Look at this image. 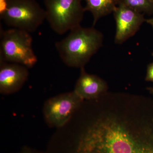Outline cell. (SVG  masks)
<instances>
[{"mask_svg": "<svg viewBox=\"0 0 153 153\" xmlns=\"http://www.w3.org/2000/svg\"><path fill=\"white\" fill-rule=\"evenodd\" d=\"M146 22L150 25L153 28V18L150 19H146Z\"/></svg>", "mask_w": 153, "mask_h": 153, "instance_id": "13", "label": "cell"}, {"mask_svg": "<svg viewBox=\"0 0 153 153\" xmlns=\"http://www.w3.org/2000/svg\"><path fill=\"white\" fill-rule=\"evenodd\" d=\"M150 1H151V2H152L153 4V0H150Z\"/></svg>", "mask_w": 153, "mask_h": 153, "instance_id": "15", "label": "cell"}, {"mask_svg": "<svg viewBox=\"0 0 153 153\" xmlns=\"http://www.w3.org/2000/svg\"><path fill=\"white\" fill-rule=\"evenodd\" d=\"M22 153H32L31 152V151L29 150L28 149H25L23 150Z\"/></svg>", "mask_w": 153, "mask_h": 153, "instance_id": "14", "label": "cell"}, {"mask_svg": "<svg viewBox=\"0 0 153 153\" xmlns=\"http://www.w3.org/2000/svg\"><path fill=\"white\" fill-rule=\"evenodd\" d=\"M106 88L104 80L95 75L86 73L82 68L73 91L82 100L92 99L104 92Z\"/></svg>", "mask_w": 153, "mask_h": 153, "instance_id": "8", "label": "cell"}, {"mask_svg": "<svg viewBox=\"0 0 153 153\" xmlns=\"http://www.w3.org/2000/svg\"><path fill=\"white\" fill-rule=\"evenodd\" d=\"M0 18L9 27L31 33L43 24L46 13L36 0H9Z\"/></svg>", "mask_w": 153, "mask_h": 153, "instance_id": "4", "label": "cell"}, {"mask_svg": "<svg viewBox=\"0 0 153 153\" xmlns=\"http://www.w3.org/2000/svg\"><path fill=\"white\" fill-rule=\"evenodd\" d=\"M28 69L18 63L0 62V93L10 94L20 90L28 79Z\"/></svg>", "mask_w": 153, "mask_h": 153, "instance_id": "7", "label": "cell"}, {"mask_svg": "<svg viewBox=\"0 0 153 153\" xmlns=\"http://www.w3.org/2000/svg\"><path fill=\"white\" fill-rule=\"evenodd\" d=\"M0 42V62L16 63L32 68L38 62L33 47L30 33L12 28L2 30Z\"/></svg>", "mask_w": 153, "mask_h": 153, "instance_id": "2", "label": "cell"}, {"mask_svg": "<svg viewBox=\"0 0 153 153\" xmlns=\"http://www.w3.org/2000/svg\"><path fill=\"white\" fill-rule=\"evenodd\" d=\"M113 13L116 25L114 42L117 44H123L133 36L146 21L144 14L134 10L120 0Z\"/></svg>", "mask_w": 153, "mask_h": 153, "instance_id": "6", "label": "cell"}, {"mask_svg": "<svg viewBox=\"0 0 153 153\" xmlns=\"http://www.w3.org/2000/svg\"><path fill=\"white\" fill-rule=\"evenodd\" d=\"M8 1L9 0H0V15L5 10Z\"/></svg>", "mask_w": 153, "mask_h": 153, "instance_id": "12", "label": "cell"}, {"mask_svg": "<svg viewBox=\"0 0 153 153\" xmlns=\"http://www.w3.org/2000/svg\"><path fill=\"white\" fill-rule=\"evenodd\" d=\"M126 6L141 13H152L153 4L150 0H120Z\"/></svg>", "mask_w": 153, "mask_h": 153, "instance_id": "10", "label": "cell"}, {"mask_svg": "<svg viewBox=\"0 0 153 153\" xmlns=\"http://www.w3.org/2000/svg\"><path fill=\"white\" fill-rule=\"evenodd\" d=\"M74 91L55 96L45 102L43 106L44 117L50 127L64 126L82 101Z\"/></svg>", "mask_w": 153, "mask_h": 153, "instance_id": "5", "label": "cell"}, {"mask_svg": "<svg viewBox=\"0 0 153 153\" xmlns=\"http://www.w3.org/2000/svg\"><path fill=\"white\" fill-rule=\"evenodd\" d=\"M46 20L50 27L62 35L80 26L85 12L82 0H43Z\"/></svg>", "mask_w": 153, "mask_h": 153, "instance_id": "3", "label": "cell"}, {"mask_svg": "<svg viewBox=\"0 0 153 153\" xmlns=\"http://www.w3.org/2000/svg\"><path fill=\"white\" fill-rule=\"evenodd\" d=\"M85 2L84 9L92 14L93 27L102 17L113 13L120 0H84Z\"/></svg>", "mask_w": 153, "mask_h": 153, "instance_id": "9", "label": "cell"}, {"mask_svg": "<svg viewBox=\"0 0 153 153\" xmlns=\"http://www.w3.org/2000/svg\"><path fill=\"white\" fill-rule=\"evenodd\" d=\"M66 37L55 43L63 63L72 68H82L103 44V34L92 27L81 26L69 31Z\"/></svg>", "mask_w": 153, "mask_h": 153, "instance_id": "1", "label": "cell"}, {"mask_svg": "<svg viewBox=\"0 0 153 153\" xmlns=\"http://www.w3.org/2000/svg\"><path fill=\"white\" fill-rule=\"evenodd\" d=\"M146 79L153 81V63L148 68Z\"/></svg>", "mask_w": 153, "mask_h": 153, "instance_id": "11", "label": "cell"}]
</instances>
